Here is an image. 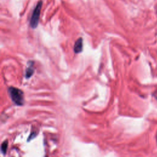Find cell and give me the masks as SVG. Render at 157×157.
Returning <instances> with one entry per match:
<instances>
[{"label":"cell","instance_id":"cell-4","mask_svg":"<svg viewBox=\"0 0 157 157\" xmlns=\"http://www.w3.org/2000/svg\"><path fill=\"white\" fill-rule=\"evenodd\" d=\"M33 62H29V66L26 68V72H25V77L26 78H28L31 77V75L34 73V68H33Z\"/></svg>","mask_w":157,"mask_h":157},{"label":"cell","instance_id":"cell-3","mask_svg":"<svg viewBox=\"0 0 157 157\" xmlns=\"http://www.w3.org/2000/svg\"><path fill=\"white\" fill-rule=\"evenodd\" d=\"M83 50V40L82 39L78 38L75 42L74 46V51L75 53H78L82 52Z\"/></svg>","mask_w":157,"mask_h":157},{"label":"cell","instance_id":"cell-5","mask_svg":"<svg viewBox=\"0 0 157 157\" xmlns=\"http://www.w3.org/2000/svg\"><path fill=\"white\" fill-rule=\"evenodd\" d=\"M7 147H8V141L7 140H5L4 141L2 144H1V152L5 155L6 151H7Z\"/></svg>","mask_w":157,"mask_h":157},{"label":"cell","instance_id":"cell-2","mask_svg":"<svg viewBox=\"0 0 157 157\" xmlns=\"http://www.w3.org/2000/svg\"><path fill=\"white\" fill-rule=\"evenodd\" d=\"M41 7H42V1H40L38 2L36 6L35 7L30 20V26L33 28H36L38 25Z\"/></svg>","mask_w":157,"mask_h":157},{"label":"cell","instance_id":"cell-1","mask_svg":"<svg viewBox=\"0 0 157 157\" xmlns=\"http://www.w3.org/2000/svg\"><path fill=\"white\" fill-rule=\"evenodd\" d=\"M9 96L13 102V103L17 105H22L24 104V96L23 91L13 86H10L8 89Z\"/></svg>","mask_w":157,"mask_h":157},{"label":"cell","instance_id":"cell-6","mask_svg":"<svg viewBox=\"0 0 157 157\" xmlns=\"http://www.w3.org/2000/svg\"><path fill=\"white\" fill-rule=\"evenodd\" d=\"M156 99H157V96H156Z\"/></svg>","mask_w":157,"mask_h":157}]
</instances>
